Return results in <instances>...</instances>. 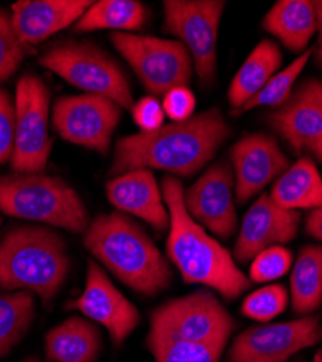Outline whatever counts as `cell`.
Masks as SVG:
<instances>
[{
	"label": "cell",
	"instance_id": "1",
	"mask_svg": "<svg viewBox=\"0 0 322 362\" xmlns=\"http://www.w3.org/2000/svg\"><path fill=\"white\" fill-rule=\"evenodd\" d=\"M229 134L222 112L212 107L185 122L121 138L109 173L120 175L138 168H156L189 177L214 158Z\"/></svg>",
	"mask_w": 322,
	"mask_h": 362
},
{
	"label": "cell",
	"instance_id": "2",
	"mask_svg": "<svg viewBox=\"0 0 322 362\" xmlns=\"http://www.w3.org/2000/svg\"><path fill=\"white\" fill-rule=\"evenodd\" d=\"M163 199L170 214L167 255L189 284H203L234 300L251 283L237 267L231 252L209 236L189 215L180 181L166 175L161 181Z\"/></svg>",
	"mask_w": 322,
	"mask_h": 362
},
{
	"label": "cell",
	"instance_id": "3",
	"mask_svg": "<svg viewBox=\"0 0 322 362\" xmlns=\"http://www.w3.org/2000/svg\"><path fill=\"white\" fill-rule=\"evenodd\" d=\"M83 244L112 274L144 296L171 284V269L150 236L120 212L98 216L84 232Z\"/></svg>",
	"mask_w": 322,
	"mask_h": 362
},
{
	"label": "cell",
	"instance_id": "4",
	"mask_svg": "<svg viewBox=\"0 0 322 362\" xmlns=\"http://www.w3.org/2000/svg\"><path fill=\"white\" fill-rule=\"evenodd\" d=\"M69 274L64 240L44 228H18L0 244V287L28 288L51 303Z\"/></svg>",
	"mask_w": 322,
	"mask_h": 362
},
{
	"label": "cell",
	"instance_id": "5",
	"mask_svg": "<svg viewBox=\"0 0 322 362\" xmlns=\"http://www.w3.org/2000/svg\"><path fill=\"white\" fill-rule=\"evenodd\" d=\"M0 210L74 233L86 232L91 225L79 194L62 178L40 173L0 177Z\"/></svg>",
	"mask_w": 322,
	"mask_h": 362
},
{
	"label": "cell",
	"instance_id": "6",
	"mask_svg": "<svg viewBox=\"0 0 322 362\" xmlns=\"http://www.w3.org/2000/svg\"><path fill=\"white\" fill-rule=\"evenodd\" d=\"M40 63L87 95L110 99L127 110L134 107L127 76L106 52L91 42L55 44L41 55Z\"/></svg>",
	"mask_w": 322,
	"mask_h": 362
},
{
	"label": "cell",
	"instance_id": "7",
	"mask_svg": "<svg viewBox=\"0 0 322 362\" xmlns=\"http://www.w3.org/2000/svg\"><path fill=\"white\" fill-rule=\"evenodd\" d=\"M234 329L236 322L218 297L199 290L157 308L151 315L150 334L225 346Z\"/></svg>",
	"mask_w": 322,
	"mask_h": 362
},
{
	"label": "cell",
	"instance_id": "8",
	"mask_svg": "<svg viewBox=\"0 0 322 362\" xmlns=\"http://www.w3.org/2000/svg\"><path fill=\"white\" fill-rule=\"evenodd\" d=\"M109 40L154 96H164L171 88L189 86L193 62L180 41L127 33H113Z\"/></svg>",
	"mask_w": 322,
	"mask_h": 362
},
{
	"label": "cell",
	"instance_id": "9",
	"mask_svg": "<svg viewBox=\"0 0 322 362\" xmlns=\"http://www.w3.org/2000/svg\"><path fill=\"white\" fill-rule=\"evenodd\" d=\"M219 0H164V31L178 37L189 51L202 86L217 77V44L225 9Z\"/></svg>",
	"mask_w": 322,
	"mask_h": 362
},
{
	"label": "cell",
	"instance_id": "10",
	"mask_svg": "<svg viewBox=\"0 0 322 362\" xmlns=\"http://www.w3.org/2000/svg\"><path fill=\"white\" fill-rule=\"evenodd\" d=\"M50 90L34 74H25L16 84V127L11 165L16 173H41L48 163L52 141L48 134Z\"/></svg>",
	"mask_w": 322,
	"mask_h": 362
},
{
	"label": "cell",
	"instance_id": "11",
	"mask_svg": "<svg viewBox=\"0 0 322 362\" xmlns=\"http://www.w3.org/2000/svg\"><path fill=\"white\" fill-rule=\"evenodd\" d=\"M322 339L319 315L284 323L251 326L234 339L226 362H287Z\"/></svg>",
	"mask_w": 322,
	"mask_h": 362
},
{
	"label": "cell",
	"instance_id": "12",
	"mask_svg": "<svg viewBox=\"0 0 322 362\" xmlns=\"http://www.w3.org/2000/svg\"><path fill=\"white\" fill-rule=\"evenodd\" d=\"M121 119V106L96 95L63 96L52 107V125L71 144L106 156L112 134Z\"/></svg>",
	"mask_w": 322,
	"mask_h": 362
},
{
	"label": "cell",
	"instance_id": "13",
	"mask_svg": "<svg viewBox=\"0 0 322 362\" xmlns=\"http://www.w3.org/2000/svg\"><path fill=\"white\" fill-rule=\"evenodd\" d=\"M234 180L232 167L226 161H219L205 171L183 194L189 215L225 240L237 229Z\"/></svg>",
	"mask_w": 322,
	"mask_h": 362
},
{
	"label": "cell",
	"instance_id": "14",
	"mask_svg": "<svg viewBox=\"0 0 322 362\" xmlns=\"http://www.w3.org/2000/svg\"><path fill=\"white\" fill-rule=\"evenodd\" d=\"M268 120L294 153L314 156L322 141V80L302 81Z\"/></svg>",
	"mask_w": 322,
	"mask_h": 362
},
{
	"label": "cell",
	"instance_id": "15",
	"mask_svg": "<svg viewBox=\"0 0 322 362\" xmlns=\"http://www.w3.org/2000/svg\"><path fill=\"white\" fill-rule=\"evenodd\" d=\"M69 309H77L103 325L113 345H121L141 320L138 309L110 283L95 261H89L87 267L83 294L73 303H69Z\"/></svg>",
	"mask_w": 322,
	"mask_h": 362
},
{
	"label": "cell",
	"instance_id": "16",
	"mask_svg": "<svg viewBox=\"0 0 322 362\" xmlns=\"http://www.w3.org/2000/svg\"><path fill=\"white\" fill-rule=\"evenodd\" d=\"M301 214L277 206L270 194L263 193L244 216L237 243L234 245V259L248 262L261 251L287 244L298 235Z\"/></svg>",
	"mask_w": 322,
	"mask_h": 362
},
{
	"label": "cell",
	"instance_id": "17",
	"mask_svg": "<svg viewBox=\"0 0 322 362\" xmlns=\"http://www.w3.org/2000/svg\"><path fill=\"white\" fill-rule=\"evenodd\" d=\"M229 157L236 171V194L240 203L248 202L290 167L276 139L268 134L244 136L232 146Z\"/></svg>",
	"mask_w": 322,
	"mask_h": 362
},
{
	"label": "cell",
	"instance_id": "18",
	"mask_svg": "<svg viewBox=\"0 0 322 362\" xmlns=\"http://www.w3.org/2000/svg\"><path fill=\"white\" fill-rule=\"evenodd\" d=\"M106 196L120 212L142 219L156 232L170 228V214L150 170H131L112 178L106 185Z\"/></svg>",
	"mask_w": 322,
	"mask_h": 362
},
{
	"label": "cell",
	"instance_id": "19",
	"mask_svg": "<svg viewBox=\"0 0 322 362\" xmlns=\"http://www.w3.org/2000/svg\"><path fill=\"white\" fill-rule=\"evenodd\" d=\"M89 0H21L12 5V23L25 45L40 44L77 22Z\"/></svg>",
	"mask_w": 322,
	"mask_h": 362
},
{
	"label": "cell",
	"instance_id": "20",
	"mask_svg": "<svg viewBox=\"0 0 322 362\" xmlns=\"http://www.w3.org/2000/svg\"><path fill=\"white\" fill-rule=\"evenodd\" d=\"M263 28L289 51H306L318 31L316 4L311 0H279L263 19Z\"/></svg>",
	"mask_w": 322,
	"mask_h": 362
},
{
	"label": "cell",
	"instance_id": "21",
	"mask_svg": "<svg viewBox=\"0 0 322 362\" xmlns=\"http://www.w3.org/2000/svg\"><path fill=\"white\" fill-rule=\"evenodd\" d=\"M282 51L270 40H263L247 57L228 88V102L234 113L244 107L268 84L282 64Z\"/></svg>",
	"mask_w": 322,
	"mask_h": 362
},
{
	"label": "cell",
	"instance_id": "22",
	"mask_svg": "<svg viewBox=\"0 0 322 362\" xmlns=\"http://www.w3.org/2000/svg\"><path fill=\"white\" fill-rule=\"evenodd\" d=\"M272 200L287 210L316 209L322 206V178L309 157H301L276 181L270 192Z\"/></svg>",
	"mask_w": 322,
	"mask_h": 362
},
{
	"label": "cell",
	"instance_id": "23",
	"mask_svg": "<svg viewBox=\"0 0 322 362\" xmlns=\"http://www.w3.org/2000/svg\"><path fill=\"white\" fill-rule=\"evenodd\" d=\"M45 351L57 362H96L100 351L99 332L92 323L73 316L48 332Z\"/></svg>",
	"mask_w": 322,
	"mask_h": 362
},
{
	"label": "cell",
	"instance_id": "24",
	"mask_svg": "<svg viewBox=\"0 0 322 362\" xmlns=\"http://www.w3.org/2000/svg\"><path fill=\"white\" fill-rule=\"evenodd\" d=\"M292 309L297 315H311L322 305V247L305 245L292 268Z\"/></svg>",
	"mask_w": 322,
	"mask_h": 362
},
{
	"label": "cell",
	"instance_id": "25",
	"mask_svg": "<svg viewBox=\"0 0 322 362\" xmlns=\"http://www.w3.org/2000/svg\"><path fill=\"white\" fill-rule=\"evenodd\" d=\"M147 8L135 0H100L76 22L74 31L92 33L99 29L138 31L147 21Z\"/></svg>",
	"mask_w": 322,
	"mask_h": 362
},
{
	"label": "cell",
	"instance_id": "26",
	"mask_svg": "<svg viewBox=\"0 0 322 362\" xmlns=\"http://www.w3.org/2000/svg\"><path fill=\"white\" fill-rule=\"evenodd\" d=\"M35 316V297L31 291L0 296V356L9 352L26 334Z\"/></svg>",
	"mask_w": 322,
	"mask_h": 362
},
{
	"label": "cell",
	"instance_id": "27",
	"mask_svg": "<svg viewBox=\"0 0 322 362\" xmlns=\"http://www.w3.org/2000/svg\"><path fill=\"white\" fill-rule=\"evenodd\" d=\"M147 346L157 362H219L225 346L149 334Z\"/></svg>",
	"mask_w": 322,
	"mask_h": 362
},
{
	"label": "cell",
	"instance_id": "28",
	"mask_svg": "<svg viewBox=\"0 0 322 362\" xmlns=\"http://www.w3.org/2000/svg\"><path fill=\"white\" fill-rule=\"evenodd\" d=\"M312 52H314V49L304 51L294 63L287 66L283 71L275 74L268 81V84L263 87L244 107H241L238 112H236V115L248 112L258 106H270V107L282 106L292 95V90H294V86H295L298 77L301 76L306 63L309 62Z\"/></svg>",
	"mask_w": 322,
	"mask_h": 362
},
{
	"label": "cell",
	"instance_id": "29",
	"mask_svg": "<svg viewBox=\"0 0 322 362\" xmlns=\"http://www.w3.org/2000/svg\"><path fill=\"white\" fill-rule=\"evenodd\" d=\"M287 308V291L280 284H270L253 291L246 297L241 306V313L246 317L269 322L279 316Z\"/></svg>",
	"mask_w": 322,
	"mask_h": 362
},
{
	"label": "cell",
	"instance_id": "30",
	"mask_svg": "<svg viewBox=\"0 0 322 362\" xmlns=\"http://www.w3.org/2000/svg\"><path fill=\"white\" fill-rule=\"evenodd\" d=\"M26 45L19 40L12 16L0 9V83L16 73L26 55Z\"/></svg>",
	"mask_w": 322,
	"mask_h": 362
},
{
	"label": "cell",
	"instance_id": "31",
	"mask_svg": "<svg viewBox=\"0 0 322 362\" xmlns=\"http://www.w3.org/2000/svg\"><path fill=\"white\" fill-rule=\"evenodd\" d=\"M292 252L280 245L270 247L254 257L250 267V280L269 283L283 277L292 267Z\"/></svg>",
	"mask_w": 322,
	"mask_h": 362
},
{
	"label": "cell",
	"instance_id": "32",
	"mask_svg": "<svg viewBox=\"0 0 322 362\" xmlns=\"http://www.w3.org/2000/svg\"><path fill=\"white\" fill-rule=\"evenodd\" d=\"M16 127L15 102L5 88L0 87V164L12 158Z\"/></svg>",
	"mask_w": 322,
	"mask_h": 362
},
{
	"label": "cell",
	"instance_id": "33",
	"mask_svg": "<svg viewBox=\"0 0 322 362\" xmlns=\"http://www.w3.org/2000/svg\"><path fill=\"white\" fill-rule=\"evenodd\" d=\"M164 113L173 122H185L193 116L196 109V98L188 87H176L164 95Z\"/></svg>",
	"mask_w": 322,
	"mask_h": 362
},
{
	"label": "cell",
	"instance_id": "34",
	"mask_svg": "<svg viewBox=\"0 0 322 362\" xmlns=\"http://www.w3.org/2000/svg\"><path fill=\"white\" fill-rule=\"evenodd\" d=\"M132 117L141 132H154L164 125L163 105L153 96L142 98L132 107Z\"/></svg>",
	"mask_w": 322,
	"mask_h": 362
},
{
	"label": "cell",
	"instance_id": "35",
	"mask_svg": "<svg viewBox=\"0 0 322 362\" xmlns=\"http://www.w3.org/2000/svg\"><path fill=\"white\" fill-rule=\"evenodd\" d=\"M305 230L311 238L322 243V206L309 210L305 222Z\"/></svg>",
	"mask_w": 322,
	"mask_h": 362
},
{
	"label": "cell",
	"instance_id": "36",
	"mask_svg": "<svg viewBox=\"0 0 322 362\" xmlns=\"http://www.w3.org/2000/svg\"><path fill=\"white\" fill-rule=\"evenodd\" d=\"M315 4H316V12H318V31H316L318 33V44L314 51L316 55V63L322 69V0L315 2Z\"/></svg>",
	"mask_w": 322,
	"mask_h": 362
},
{
	"label": "cell",
	"instance_id": "37",
	"mask_svg": "<svg viewBox=\"0 0 322 362\" xmlns=\"http://www.w3.org/2000/svg\"><path fill=\"white\" fill-rule=\"evenodd\" d=\"M314 157L318 160V163L319 164H322V141H321V144H319V146L316 148V151H315V154H314Z\"/></svg>",
	"mask_w": 322,
	"mask_h": 362
},
{
	"label": "cell",
	"instance_id": "38",
	"mask_svg": "<svg viewBox=\"0 0 322 362\" xmlns=\"http://www.w3.org/2000/svg\"><path fill=\"white\" fill-rule=\"evenodd\" d=\"M314 362H322V349L316 351V354L314 356Z\"/></svg>",
	"mask_w": 322,
	"mask_h": 362
},
{
	"label": "cell",
	"instance_id": "39",
	"mask_svg": "<svg viewBox=\"0 0 322 362\" xmlns=\"http://www.w3.org/2000/svg\"><path fill=\"white\" fill-rule=\"evenodd\" d=\"M25 362H40V361H37V359H26Z\"/></svg>",
	"mask_w": 322,
	"mask_h": 362
},
{
	"label": "cell",
	"instance_id": "40",
	"mask_svg": "<svg viewBox=\"0 0 322 362\" xmlns=\"http://www.w3.org/2000/svg\"><path fill=\"white\" fill-rule=\"evenodd\" d=\"M295 362H304V361H302V359H298V361H295Z\"/></svg>",
	"mask_w": 322,
	"mask_h": 362
}]
</instances>
